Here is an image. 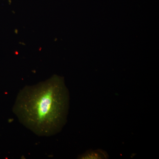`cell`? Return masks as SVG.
<instances>
[{
    "instance_id": "obj_1",
    "label": "cell",
    "mask_w": 159,
    "mask_h": 159,
    "mask_svg": "<svg viewBox=\"0 0 159 159\" xmlns=\"http://www.w3.org/2000/svg\"><path fill=\"white\" fill-rule=\"evenodd\" d=\"M69 102V91L63 80L54 77L21 90L12 111L20 122L35 134L52 136L65 125Z\"/></svg>"
},
{
    "instance_id": "obj_2",
    "label": "cell",
    "mask_w": 159,
    "mask_h": 159,
    "mask_svg": "<svg viewBox=\"0 0 159 159\" xmlns=\"http://www.w3.org/2000/svg\"><path fill=\"white\" fill-rule=\"evenodd\" d=\"M107 155L102 150L89 151L80 157L81 159H103L107 158Z\"/></svg>"
}]
</instances>
